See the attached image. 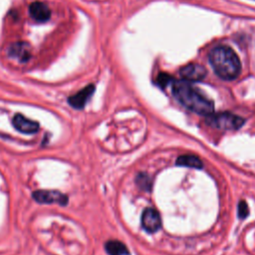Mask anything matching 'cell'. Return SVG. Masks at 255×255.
I'll return each instance as SVG.
<instances>
[{"label":"cell","instance_id":"1","mask_svg":"<svg viewBox=\"0 0 255 255\" xmlns=\"http://www.w3.org/2000/svg\"><path fill=\"white\" fill-rule=\"evenodd\" d=\"M173 94L183 106L193 113L206 117L214 113V103L186 81H174Z\"/></svg>","mask_w":255,"mask_h":255},{"label":"cell","instance_id":"2","mask_svg":"<svg viewBox=\"0 0 255 255\" xmlns=\"http://www.w3.org/2000/svg\"><path fill=\"white\" fill-rule=\"evenodd\" d=\"M209 62L218 76L223 80L236 79L241 71L240 60L235 52L226 46H218L209 53Z\"/></svg>","mask_w":255,"mask_h":255},{"label":"cell","instance_id":"3","mask_svg":"<svg viewBox=\"0 0 255 255\" xmlns=\"http://www.w3.org/2000/svg\"><path fill=\"white\" fill-rule=\"evenodd\" d=\"M206 123L216 128V129L223 131H235L240 129L244 125V119L231 113H220L214 115V113L207 116Z\"/></svg>","mask_w":255,"mask_h":255},{"label":"cell","instance_id":"4","mask_svg":"<svg viewBox=\"0 0 255 255\" xmlns=\"http://www.w3.org/2000/svg\"><path fill=\"white\" fill-rule=\"evenodd\" d=\"M34 200L39 203L44 204H53L57 203L62 206L67 205L68 196L61 193L58 191H36L32 193Z\"/></svg>","mask_w":255,"mask_h":255},{"label":"cell","instance_id":"5","mask_svg":"<svg viewBox=\"0 0 255 255\" xmlns=\"http://www.w3.org/2000/svg\"><path fill=\"white\" fill-rule=\"evenodd\" d=\"M142 225L150 233L157 232L161 227V219L159 211L155 208H146L142 215Z\"/></svg>","mask_w":255,"mask_h":255},{"label":"cell","instance_id":"6","mask_svg":"<svg viewBox=\"0 0 255 255\" xmlns=\"http://www.w3.org/2000/svg\"><path fill=\"white\" fill-rule=\"evenodd\" d=\"M12 124L18 132L27 134V135L37 133L40 128L38 122L32 121V120L24 117L21 114H17L14 116V118L12 120Z\"/></svg>","mask_w":255,"mask_h":255},{"label":"cell","instance_id":"7","mask_svg":"<svg viewBox=\"0 0 255 255\" xmlns=\"http://www.w3.org/2000/svg\"><path fill=\"white\" fill-rule=\"evenodd\" d=\"M95 92V86L94 85H88V86L79 91L77 94L71 96L68 98V103L70 106H72L74 109L82 110L85 106H86L89 99L92 97V95Z\"/></svg>","mask_w":255,"mask_h":255},{"label":"cell","instance_id":"8","mask_svg":"<svg viewBox=\"0 0 255 255\" xmlns=\"http://www.w3.org/2000/svg\"><path fill=\"white\" fill-rule=\"evenodd\" d=\"M180 74L185 81L199 82L205 78L207 72L206 69L199 64H189L180 70Z\"/></svg>","mask_w":255,"mask_h":255},{"label":"cell","instance_id":"9","mask_svg":"<svg viewBox=\"0 0 255 255\" xmlns=\"http://www.w3.org/2000/svg\"><path fill=\"white\" fill-rule=\"evenodd\" d=\"M8 55L19 62L25 63L31 57V47L26 42H15L9 46Z\"/></svg>","mask_w":255,"mask_h":255},{"label":"cell","instance_id":"10","mask_svg":"<svg viewBox=\"0 0 255 255\" xmlns=\"http://www.w3.org/2000/svg\"><path fill=\"white\" fill-rule=\"evenodd\" d=\"M29 13L30 16L37 22H46L50 19L51 10L50 8L43 2H33L29 6Z\"/></svg>","mask_w":255,"mask_h":255},{"label":"cell","instance_id":"11","mask_svg":"<svg viewBox=\"0 0 255 255\" xmlns=\"http://www.w3.org/2000/svg\"><path fill=\"white\" fill-rule=\"evenodd\" d=\"M106 251L109 255H129L127 246L118 240H110L105 244Z\"/></svg>","mask_w":255,"mask_h":255},{"label":"cell","instance_id":"12","mask_svg":"<svg viewBox=\"0 0 255 255\" xmlns=\"http://www.w3.org/2000/svg\"><path fill=\"white\" fill-rule=\"evenodd\" d=\"M177 164L193 168H201L203 165L200 159L195 156H181L177 159Z\"/></svg>","mask_w":255,"mask_h":255},{"label":"cell","instance_id":"13","mask_svg":"<svg viewBox=\"0 0 255 255\" xmlns=\"http://www.w3.org/2000/svg\"><path fill=\"white\" fill-rule=\"evenodd\" d=\"M136 183L139 187V189L143 190V191H151L152 189V185H153V182L151 180V178L147 175V174H139L136 178Z\"/></svg>","mask_w":255,"mask_h":255},{"label":"cell","instance_id":"14","mask_svg":"<svg viewBox=\"0 0 255 255\" xmlns=\"http://www.w3.org/2000/svg\"><path fill=\"white\" fill-rule=\"evenodd\" d=\"M172 82H173V77L165 73L159 74L157 78V84L161 88H165L167 85L171 84Z\"/></svg>","mask_w":255,"mask_h":255},{"label":"cell","instance_id":"15","mask_svg":"<svg viewBox=\"0 0 255 255\" xmlns=\"http://www.w3.org/2000/svg\"><path fill=\"white\" fill-rule=\"evenodd\" d=\"M249 215V208H248V205L246 203V201L244 200H241L238 204V217L241 219V220H244L248 217Z\"/></svg>","mask_w":255,"mask_h":255}]
</instances>
